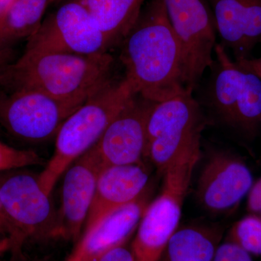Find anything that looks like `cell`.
<instances>
[{"mask_svg": "<svg viewBox=\"0 0 261 261\" xmlns=\"http://www.w3.org/2000/svg\"><path fill=\"white\" fill-rule=\"evenodd\" d=\"M125 78L135 94L154 102L187 92L181 53L164 0H148L121 44ZM188 92V91H187Z\"/></svg>", "mask_w": 261, "mask_h": 261, "instance_id": "1", "label": "cell"}, {"mask_svg": "<svg viewBox=\"0 0 261 261\" xmlns=\"http://www.w3.org/2000/svg\"><path fill=\"white\" fill-rule=\"evenodd\" d=\"M110 53L80 56L25 48L20 58L0 70V90H34L83 105L114 79Z\"/></svg>", "mask_w": 261, "mask_h": 261, "instance_id": "2", "label": "cell"}, {"mask_svg": "<svg viewBox=\"0 0 261 261\" xmlns=\"http://www.w3.org/2000/svg\"><path fill=\"white\" fill-rule=\"evenodd\" d=\"M134 94L125 77L113 79L65 120L55 139L53 156L39 175V184L47 195H51L70 165L97 143Z\"/></svg>", "mask_w": 261, "mask_h": 261, "instance_id": "3", "label": "cell"}, {"mask_svg": "<svg viewBox=\"0 0 261 261\" xmlns=\"http://www.w3.org/2000/svg\"><path fill=\"white\" fill-rule=\"evenodd\" d=\"M214 53L205 106L226 126L254 138L261 130V80L241 69L221 44H216Z\"/></svg>", "mask_w": 261, "mask_h": 261, "instance_id": "4", "label": "cell"}, {"mask_svg": "<svg viewBox=\"0 0 261 261\" xmlns=\"http://www.w3.org/2000/svg\"><path fill=\"white\" fill-rule=\"evenodd\" d=\"M200 147L178 156L163 172L161 195L146 207L130 246L135 261H159L181 219Z\"/></svg>", "mask_w": 261, "mask_h": 261, "instance_id": "5", "label": "cell"}, {"mask_svg": "<svg viewBox=\"0 0 261 261\" xmlns=\"http://www.w3.org/2000/svg\"><path fill=\"white\" fill-rule=\"evenodd\" d=\"M0 197L15 230L13 258L22 256L29 242L60 238L58 211L42 190L39 175L23 168L0 173Z\"/></svg>", "mask_w": 261, "mask_h": 261, "instance_id": "6", "label": "cell"}, {"mask_svg": "<svg viewBox=\"0 0 261 261\" xmlns=\"http://www.w3.org/2000/svg\"><path fill=\"white\" fill-rule=\"evenodd\" d=\"M206 123L203 111L192 92L154 103L147 120L145 157L163 173L178 156L200 147Z\"/></svg>", "mask_w": 261, "mask_h": 261, "instance_id": "7", "label": "cell"}, {"mask_svg": "<svg viewBox=\"0 0 261 261\" xmlns=\"http://www.w3.org/2000/svg\"><path fill=\"white\" fill-rule=\"evenodd\" d=\"M82 106L37 91L0 90V124L17 140L47 142L56 139L65 120Z\"/></svg>", "mask_w": 261, "mask_h": 261, "instance_id": "8", "label": "cell"}, {"mask_svg": "<svg viewBox=\"0 0 261 261\" xmlns=\"http://www.w3.org/2000/svg\"><path fill=\"white\" fill-rule=\"evenodd\" d=\"M164 4L179 46L184 85L192 93L214 62V20L202 0H164Z\"/></svg>", "mask_w": 261, "mask_h": 261, "instance_id": "9", "label": "cell"}, {"mask_svg": "<svg viewBox=\"0 0 261 261\" xmlns=\"http://www.w3.org/2000/svg\"><path fill=\"white\" fill-rule=\"evenodd\" d=\"M80 56L109 53L107 39L79 0H67L43 20L27 47Z\"/></svg>", "mask_w": 261, "mask_h": 261, "instance_id": "10", "label": "cell"}, {"mask_svg": "<svg viewBox=\"0 0 261 261\" xmlns=\"http://www.w3.org/2000/svg\"><path fill=\"white\" fill-rule=\"evenodd\" d=\"M103 168L95 146L70 165L63 174L58 211L60 238L76 243L83 231L98 176Z\"/></svg>", "mask_w": 261, "mask_h": 261, "instance_id": "11", "label": "cell"}, {"mask_svg": "<svg viewBox=\"0 0 261 261\" xmlns=\"http://www.w3.org/2000/svg\"><path fill=\"white\" fill-rule=\"evenodd\" d=\"M252 184V173L240 156L230 151L214 149L199 177L196 197L205 210L221 212L240 202Z\"/></svg>", "mask_w": 261, "mask_h": 261, "instance_id": "12", "label": "cell"}, {"mask_svg": "<svg viewBox=\"0 0 261 261\" xmlns=\"http://www.w3.org/2000/svg\"><path fill=\"white\" fill-rule=\"evenodd\" d=\"M154 102L135 94L94 145L103 168L137 164L145 157L147 123Z\"/></svg>", "mask_w": 261, "mask_h": 261, "instance_id": "13", "label": "cell"}, {"mask_svg": "<svg viewBox=\"0 0 261 261\" xmlns=\"http://www.w3.org/2000/svg\"><path fill=\"white\" fill-rule=\"evenodd\" d=\"M148 181V173L142 163L103 168L82 233L95 227L114 211L138 200L145 193Z\"/></svg>", "mask_w": 261, "mask_h": 261, "instance_id": "14", "label": "cell"}, {"mask_svg": "<svg viewBox=\"0 0 261 261\" xmlns=\"http://www.w3.org/2000/svg\"><path fill=\"white\" fill-rule=\"evenodd\" d=\"M214 23L223 46L235 61L250 58L261 42V0H211Z\"/></svg>", "mask_w": 261, "mask_h": 261, "instance_id": "15", "label": "cell"}, {"mask_svg": "<svg viewBox=\"0 0 261 261\" xmlns=\"http://www.w3.org/2000/svg\"><path fill=\"white\" fill-rule=\"evenodd\" d=\"M148 205L146 194L114 211L95 227L82 233L64 261H97L113 247L126 244Z\"/></svg>", "mask_w": 261, "mask_h": 261, "instance_id": "16", "label": "cell"}, {"mask_svg": "<svg viewBox=\"0 0 261 261\" xmlns=\"http://www.w3.org/2000/svg\"><path fill=\"white\" fill-rule=\"evenodd\" d=\"M92 15L111 48L121 45L148 0H79Z\"/></svg>", "mask_w": 261, "mask_h": 261, "instance_id": "17", "label": "cell"}, {"mask_svg": "<svg viewBox=\"0 0 261 261\" xmlns=\"http://www.w3.org/2000/svg\"><path fill=\"white\" fill-rule=\"evenodd\" d=\"M221 233V228L215 226L177 228L159 261H214Z\"/></svg>", "mask_w": 261, "mask_h": 261, "instance_id": "18", "label": "cell"}, {"mask_svg": "<svg viewBox=\"0 0 261 261\" xmlns=\"http://www.w3.org/2000/svg\"><path fill=\"white\" fill-rule=\"evenodd\" d=\"M50 0H17L0 20V48L28 38L40 27Z\"/></svg>", "mask_w": 261, "mask_h": 261, "instance_id": "19", "label": "cell"}, {"mask_svg": "<svg viewBox=\"0 0 261 261\" xmlns=\"http://www.w3.org/2000/svg\"><path fill=\"white\" fill-rule=\"evenodd\" d=\"M228 241L261 258L260 216L250 214L238 221L230 231Z\"/></svg>", "mask_w": 261, "mask_h": 261, "instance_id": "20", "label": "cell"}, {"mask_svg": "<svg viewBox=\"0 0 261 261\" xmlns=\"http://www.w3.org/2000/svg\"><path fill=\"white\" fill-rule=\"evenodd\" d=\"M43 164L42 158L34 151L16 149L0 140V173Z\"/></svg>", "mask_w": 261, "mask_h": 261, "instance_id": "21", "label": "cell"}, {"mask_svg": "<svg viewBox=\"0 0 261 261\" xmlns=\"http://www.w3.org/2000/svg\"><path fill=\"white\" fill-rule=\"evenodd\" d=\"M214 261H253L251 255L237 244L228 241L218 247Z\"/></svg>", "mask_w": 261, "mask_h": 261, "instance_id": "22", "label": "cell"}, {"mask_svg": "<svg viewBox=\"0 0 261 261\" xmlns=\"http://www.w3.org/2000/svg\"><path fill=\"white\" fill-rule=\"evenodd\" d=\"M0 233L3 237L6 252L13 254L14 251L15 233L14 228L8 219L0 197Z\"/></svg>", "mask_w": 261, "mask_h": 261, "instance_id": "23", "label": "cell"}, {"mask_svg": "<svg viewBox=\"0 0 261 261\" xmlns=\"http://www.w3.org/2000/svg\"><path fill=\"white\" fill-rule=\"evenodd\" d=\"M97 261H135V257L130 248L126 247L125 244L118 245L106 252Z\"/></svg>", "mask_w": 261, "mask_h": 261, "instance_id": "24", "label": "cell"}, {"mask_svg": "<svg viewBox=\"0 0 261 261\" xmlns=\"http://www.w3.org/2000/svg\"><path fill=\"white\" fill-rule=\"evenodd\" d=\"M247 210L250 214L258 215L261 212V178L252 184L247 197Z\"/></svg>", "mask_w": 261, "mask_h": 261, "instance_id": "25", "label": "cell"}, {"mask_svg": "<svg viewBox=\"0 0 261 261\" xmlns=\"http://www.w3.org/2000/svg\"><path fill=\"white\" fill-rule=\"evenodd\" d=\"M241 69L256 75L261 80V56L257 58H245L234 61Z\"/></svg>", "mask_w": 261, "mask_h": 261, "instance_id": "26", "label": "cell"}, {"mask_svg": "<svg viewBox=\"0 0 261 261\" xmlns=\"http://www.w3.org/2000/svg\"><path fill=\"white\" fill-rule=\"evenodd\" d=\"M15 55L11 47L0 49V70L15 61Z\"/></svg>", "mask_w": 261, "mask_h": 261, "instance_id": "27", "label": "cell"}, {"mask_svg": "<svg viewBox=\"0 0 261 261\" xmlns=\"http://www.w3.org/2000/svg\"><path fill=\"white\" fill-rule=\"evenodd\" d=\"M17 0H0V20L6 15L8 10Z\"/></svg>", "mask_w": 261, "mask_h": 261, "instance_id": "28", "label": "cell"}, {"mask_svg": "<svg viewBox=\"0 0 261 261\" xmlns=\"http://www.w3.org/2000/svg\"><path fill=\"white\" fill-rule=\"evenodd\" d=\"M5 252V248L4 244L0 242V256Z\"/></svg>", "mask_w": 261, "mask_h": 261, "instance_id": "29", "label": "cell"}, {"mask_svg": "<svg viewBox=\"0 0 261 261\" xmlns=\"http://www.w3.org/2000/svg\"><path fill=\"white\" fill-rule=\"evenodd\" d=\"M62 1H63V0H50V3H49V5L53 4V3H61V2Z\"/></svg>", "mask_w": 261, "mask_h": 261, "instance_id": "30", "label": "cell"}, {"mask_svg": "<svg viewBox=\"0 0 261 261\" xmlns=\"http://www.w3.org/2000/svg\"><path fill=\"white\" fill-rule=\"evenodd\" d=\"M0 242H2V243H4V242H3V237H2L1 233H0Z\"/></svg>", "mask_w": 261, "mask_h": 261, "instance_id": "31", "label": "cell"}, {"mask_svg": "<svg viewBox=\"0 0 261 261\" xmlns=\"http://www.w3.org/2000/svg\"><path fill=\"white\" fill-rule=\"evenodd\" d=\"M257 216H260V217H261V212L260 213V214H259L258 215H257Z\"/></svg>", "mask_w": 261, "mask_h": 261, "instance_id": "32", "label": "cell"}, {"mask_svg": "<svg viewBox=\"0 0 261 261\" xmlns=\"http://www.w3.org/2000/svg\"><path fill=\"white\" fill-rule=\"evenodd\" d=\"M260 163H261V158H260Z\"/></svg>", "mask_w": 261, "mask_h": 261, "instance_id": "33", "label": "cell"}, {"mask_svg": "<svg viewBox=\"0 0 261 261\" xmlns=\"http://www.w3.org/2000/svg\"><path fill=\"white\" fill-rule=\"evenodd\" d=\"M0 49H1V48H0Z\"/></svg>", "mask_w": 261, "mask_h": 261, "instance_id": "34", "label": "cell"}]
</instances>
